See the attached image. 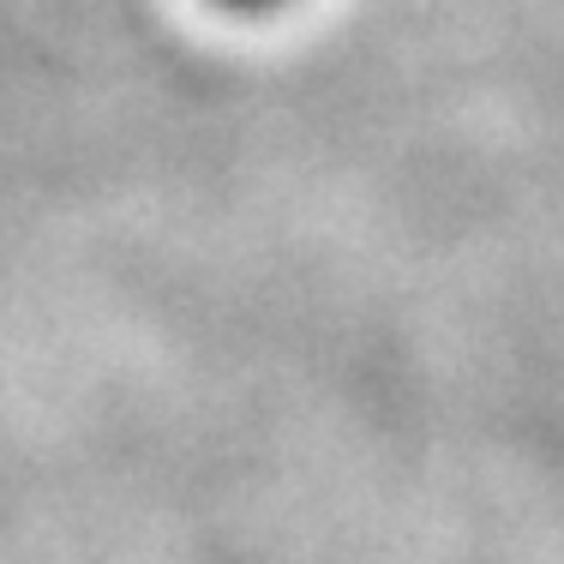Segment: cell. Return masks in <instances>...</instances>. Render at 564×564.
<instances>
[{
  "label": "cell",
  "instance_id": "obj_1",
  "mask_svg": "<svg viewBox=\"0 0 564 564\" xmlns=\"http://www.w3.org/2000/svg\"><path fill=\"white\" fill-rule=\"evenodd\" d=\"M228 7H276V0H228Z\"/></svg>",
  "mask_w": 564,
  "mask_h": 564
}]
</instances>
